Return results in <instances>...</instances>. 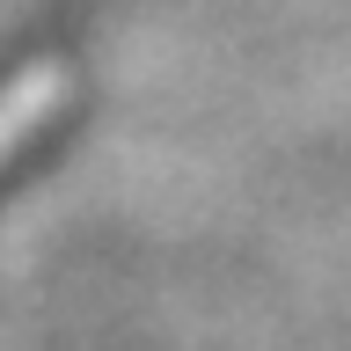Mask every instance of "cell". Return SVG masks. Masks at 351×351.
<instances>
[{"mask_svg":"<svg viewBox=\"0 0 351 351\" xmlns=\"http://www.w3.org/2000/svg\"><path fill=\"white\" fill-rule=\"evenodd\" d=\"M37 95H44V88H29V95H15V103H0V154L15 147V132L29 125V110H37Z\"/></svg>","mask_w":351,"mask_h":351,"instance_id":"6da1fadb","label":"cell"}]
</instances>
